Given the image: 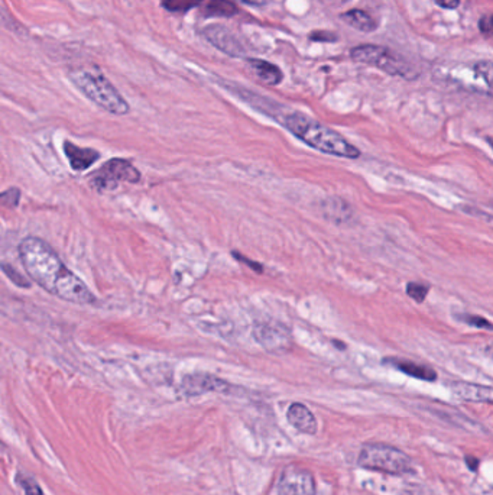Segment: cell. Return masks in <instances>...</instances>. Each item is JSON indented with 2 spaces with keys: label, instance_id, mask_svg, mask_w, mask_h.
I'll use <instances>...</instances> for the list:
<instances>
[{
  "label": "cell",
  "instance_id": "cell-8",
  "mask_svg": "<svg viewBox=\"0 0 493 495\" xmlns=\"http://www.w3.org/2000/svg\"><path fill=\"white\" fill-rule=\"evenodd\" d=\"M278 495H317L313 474L299 467L287 468L278 481Z\"/></svg>",
  "mask_w": 493,
  "mask_h": 495
},
{
  "label": "cell",
  "instance_id": "cell-31",
  "mask_svg": "<svg viewBox=\"0 0 493 495\" xmlns=\"http://www.w3.org/2000/svg\"><path fill=\"white\" fill-rule=\"evenodd\" d=\"M489 142H490V147L493 148V139H489Z\"/></svg>",
  "mask_w": 493,
  "mask_h": 495
},
{
  "label": "cell",
  "instance_id": "cell-13",
  "mask_svg": "<svg viewBox=\"0 0 493 495\" xmlns=\"http://www.w3.org/2000/svg\"><path fill=\"white\" fill-rule=\"evenodd\" d=\"M64 153L67 155V160L70 161L71 168L76 171H84L90 168L100 158V154L96 150L80 148L70 141L64 142Z\"/></svg>",
  "mask_w": 493,
  "mask_h": 495
},
{
  "label": "cell",
  "instance_id": "cell-30",
  "mask_svg": "<svg viewBox=\"0 0 493 495\" xmlns=\"http://www.w3.org/2000/svg\"><path fill=\"white\" fill-rule=\"evenodd\" d=\"M466 460H468V467L473 471L477 470V465H479V460L476 458H472V456H466Z\"/></svg>",
  "mask_w": 493,
  "mask_h": 495
},
{
  "label": "cell",
  "instance_id": "cell-28",
  "mask_svg": "<svg viewBox=\"0 0 493 495\" xmlns=\"http://www.w3.org/2000/svg\"><path fill=\"white\" fill-rule=\"evenodd\" d=\"M436 4L444 9H456L460 5V0H436Z\"/></svg>",
  "mask_w": 493,
  "mask_h": 495
},
{
  "label": "cell",
  "instance_id": "cell-14",
  "mask_svg": "<svg viewBox=\"0 0 493 495\" xmlns=\"http://www.w3.org/2000/svg\"><path fill=\"white\" fill-rule=\"evenodd\" d=\"M323 215L334 223H348L353 219V209L349 203L340 197H328L321 203Z\"/></svg>",
  "mask_w": 493,
  "mask_h": 495
},
{
  "label": "cell",
  "instance_id": "cell-11",
  "mask_svg": "<svg viewBox=\"0 0 493 495\" xmlns=\"http://www.w3.org/2000/svg\"><path fill=\"white\" fill-rule=\"evenodd\" d=\"M288 423L304 434L317 433V420L311 410L302 402H292L287 412Z\"/></svg>",
  "mask_w": 493,
  "mask_h": 495
},
{
  "label": "cell",
  "instance_id": "cell-18",
  "mask_svg": "<svg viewBox=\"0 0 493 495\" xmlns=\"http://www.w3.org/2000/svg\"><path fill=\"white\" fill-rule=\"evenodd\" d=\"M456 318H458L460 322H463L466 325H470L473 328L485 329V330H493V323L483 316L477 314H456Z\"/></svg>",
  "mask_w": 493,
  "mask_h": 495
},
{
  "label": "cell",
  "instance_id": "cell-2",
  "mask_svg": "<svg viewBox=\"0 0 493 495\" xmlns=\"http://www.w3.org/2000/svg\"><path fill=\"white\" fill-rule=\"evenodd\" d=\"M272 118L280 122L292 135L301 139L308 147H311L323 154L356 160L362 155L360 150L352 145L340 133L324 126L323 124L308 118L307 114L299 112H287L280 107L272 114Z\"/></svg>",
  "mask_w": 493,
  "mask_h": 495
},
{
  "label": "cell",
  "instance_id": "cell-1",
  "mask_svg": "<svg viewBox=\"0 0 493 495\" xmlns=\"http://www.w3.org/2000/svg\"><path fill=\"white\" fill-rule=\"evenodd\" d=\"M22 266L26 274L47 293L78 306L93 304L95 294L78 278L55 251L37 237L25 238L18 248Z\"/></svg>",
  "mask_w": 493,
  "mask_h": 495
},
{
  "label": "cell",
  "instance_id": "cell-9",
  "mask_svg": "<svg viewBox=\"0 0 493 495\" xmlns=\"http://www.w3.org/2000/svg\"><path fill=\"white\" fill-rule=\"evenodd\" d=\"M254 335L258 343L272 354H283L292 346L291 333L281 323H259Z\"/></svg>",
  "mask_w": 493,
  "mask_h": 495
},
{
  "label": "cell",
  "instance_id": "cell-15",
  "mask_svg": "<svg viewBox=\"0 0 493 495\" xmlns=\"http://www.w3.org/2000/svg\"><path fill=\"white\" fill-rule=\"evenodd\" d=\"M384 362L395 366L400 372H404L412 378H417V380L429 381V383L437 380V372L431 366L424 364H418L408 359H399V358H388Z\"/></svg>",
  "mask_w": 493,
  "mask_h": 495
},
{
  "label": "cell",
  "instance_id": "cell-6",
  "mask_svg": "<svg viewBox=\"0 0 493 495\" xmlns=\"http://www.w3.org/2000/svg\"><path fill=\"white\" fill-rule=\"evenodd\" d=\"M141 172L126 160L113 158L107 161L93 177H91V186H95L99 191L113 190L120 181L125 183H139Z\"/></svg>",
  "mask_w": 493,
  "mask_h": 495
},
{
  "label": "cell",
  "instance_id": "cell-7",
  "mask_svg": "<svg viewBox=\"0 0 493 495\" xmlns=\"http://www.w3.org/2000/svg\"><path fill=\"white\" fill-rule=\"evenodd\" d=\"M203 37L214 48L220 49L223 54L233 58H243L248 55V48L243 41L225 25L213 23L203 29Z\"/></svg>",
  "mask_w": 493,
  "mask_h": 495
},
{
  "label": "cell",
  "instance_id": "cell-22",
  "mask_svg": "<svg viewBox=\"0 0 493 495\" xmlns=\"http://www.w3.org/2000/svg\"><path fill=\"white\" fill-rule=\"evenodd\" d=\"M19 484H20L25 495H44L41 487L34 479L23 478V479H19Z\"/></svg>",
  "mask_w": 493,
  "mask_h": 495
},
{
  "label": "cell",
  "instance_id": "cell-24",
  "mask_svg": "<svg viewBox=\"0 0 493 495\" xmlns=\"http://www.w3.org/2000/svg\"><path fill=\"white\" fill-rule=\"evenodd\" d=\"M4 271H5V274L12 280V282H15L16 285H19V287H25V288H29L30 287V284L22 277V275H19L18 273H16V270L15 268H12V267H8L6 264H4Z\"/></svg>",
  "mask_w": 493,
  "mask_h": 495
},
{
  "label": "cell",
  "instance_id": "cell-12",
  "mask_svg": "<svg viewBox=\"0 0 493 495\" xmlns=\"http://www.w3.org/2000/svg\"><path fill=\"white\" fill-rule=\"evenodd\" d=\"M451 390L456 397L463 401L485 402L493 405V387L458 381L451 386Z\"/></svg>",
  "mask_w": 493,
  "mask_h": 495
},
{
  "label": "cell",
  "instance_id": "cell-26",
  "mask_svg": "<svg viewBox=\"0 0 493 495\" xmlns=\"http://www.w3.org/2000/svg\"><path fill=\"white\" fill-rule=\"evenodd\" d=\"M233 255L237 258V261H240V262H244V264H248L252 270H255L256 273H262V266L261 264H258V262H255V261H249V258H246V256H243V255H240V254H237V252H233Z\"/></svg>",
  "mask_w": 493,
  "mask_h": 495
},
{
  "label": "cell",
  "instance_id": "cell-25",
  "mask_svg": "<svg viewBox=\"0 0 493 495\" xmlns=\"http://www.w3.org/2000/svg\"><path fill=\"white\" fill-rule=\"evenodd\" d=\"M479 29L486 35H493V15L483 16L479 20Z\"/></svg>",
  "mask_w": 493,
  "mask_h": 495
},
{
  "label": "cell",
  "instance_id": "cell-3",
  "mask_svg": "<svg viewBox=\"0 0 493 495\" xmlns=\"http://www.w3.org/2000/svg\"><path fill=\"white\" fill-rule=\"evenodd\" d=\"M70 78L77 89L100 109L117 116L129 113V103L103 74L81 68L71 71Z\"/></svg>",
  "mask_w": 493,
  "mask_h": 495
},
{
  "label": "cell",
  "instance_id": "cell-19",
  "mask_svg": "<svg viewBox=\"0 0 493 495\" xmlns=\"http://www.w3.org/2000/svg\"><path fill=\"white\" fill-rule=\"evenodd\" d=\"M429 285L418 281H411L407 284V294L417 303H422L427 299Z\"/></svg>",
  "mask_w": 493,
  "mask_h": 495
},
{
  "label": "cell",
  "instance_id": "cell-4",
  "mask_svg": "<svg viewBox=\"0 0 493 495\" xmlns=\"http://www.w3.org/2000/svg\"><path fill=\"white\" fill-rule=\"evenodd\" d=\"M359 467L389 475H405L414 471L412 459L400 449L386 443H367L360 449Z\"/></svg>",
  "mask_w": 493,
  "mask_h": 495
},
{
  "label": "cell",
  "instance_id": "cell-21",
  "mask_svg": "<svg viewBox=\"0 0 493 495\" xmlns=\"http://www.w3.org/2000/svg\"><path fill=\"white\" fill-rule=\"evenodd\" d=\"M475 71L479 77L483 78V81L493 90V63L492 61H479L475 66Z\"/></svg>",
  "mask_w": 493,
  "mask_h": 495
},
{
  "label": "cell",
  "instance_id": "cell-20",
  "mask_svg": "<svg viewBox=\"0 0 493 495\" xmlns=\"http://www.w3.org/2000/svg\"><path fill=\"white\" fill-rule=\"evenodd\" d=\"M201 2H204V0H162V5L171 12H179V11H189L200 5Z\"/></svg>",
  "mask_w": 493,
  "mask_h": 495
},
{
  "label": "cell",
  "instance_id": "cell-10",
  "mask_svg": "<svg viewBox=\"0 0 493 495\" xmlns=\"http://www.w3.org/2000/svg\"><path fill=\"white\" fill-rule=\"evenodd\" d=\"M179 390L186 397H196L213 391L227 393L230 386L222 378L211 374H190L182 378Z\"/></svg>",
  "mask_w": 493,
  "mask_h": 495
},
{
  "label": "cell",
  "instance_id": "cell-17",
  "mask_svg": "<svg viewBox=\"0 0 493 495\" xmlns=\"http://www.w3.org/2000/svg\"><path fill=\"white\" fill-rule=\"evenodd\" d=\"M342 20H345L346 25L352 26L353 29H356V31H360V32H374L376 31V28H378V22L363 11L360 9H352V11H348L345 13L340 15Z\"/></svg>",
  "mask_w": 493,
  "mask_h": 495
},
{
  "label": "cell",
  "instance_id": "cell-5",
  "mask_svg": "<svg viewBox=\"0 0 493 495\" xmlns=\"http://www.w3.org/2000/svg\"><path fill=\"white\" fill-rule=\"evenodd\" d=\"M356 63L376 67L389 76H399L404 78H414V67L396 52L379 45H359L350 51Z\"/></svg>",
  "mask_w": 493,
  "mask_h": 495
},
{
  "label": "cell",
  "instance_id": "cell-23",
  "mask_svg": "<svg viewBox=\"0 0 493 495\" xmlns=\"http://www.w3.org/2000/svg\"><path fill=\"white\" fill-rule=\"evenodd\" d=\"M19 197H20V191L18 189H9L2 194V205L9 206V208H15V206H18Z\"/></svg>",
  "mask_w": 493,
  "mask_h": 495
},
{
  "label": "cell",
  "instance_id": "cell-27",
  "mask_svg": "<svg viewBox=\"0 0 493 495\" xmlns=\"http://www.w3.org/2000/svg\"><path fill=\"white\" fill-rule=\"evenodd\" d=\"M311 40L314 41H335L337 37H334L331 32H313L310 35Z\"/></svg>",
  "mask_w": 493,
  "mask_h": 495
},
{
  "label": "cell",
  "instance_id": "cell-29",
  "mask_svg": "<svg viewBox=\"0 0 493 495\" xmlns=\"http://www.w3.org/2000/svg\"><path fill=\"white\" fill-rule=\"evenodd\" d=\"M237 2H242V4L249 5V6H263V5H266L268 0H237Z\"/></svg>",
  "mask_w": 493,
  "mask_h": 495
},
{
  "label": "cell",
  "instance_id": "cell-16",
  "mask_svg": "<svg viewBox=\"0 0 493 495\" xmlns=\"http://www.w3.org/2000/svg\"><path fill=\"white\" fill-rule=\"evenodd\" d=\"M248 68L256 78H259V81L268 85H278L284 78V74L278 66L259 60V58H249Z\"/></svg>",
  "mask_w": 493,
  "mask_h": 495
}]
</instances>
